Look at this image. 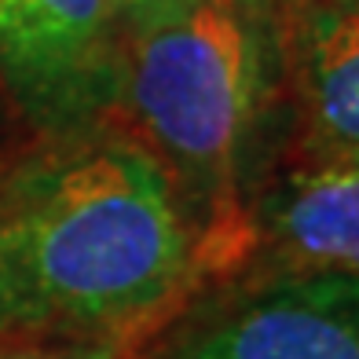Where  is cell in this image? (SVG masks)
<instances>
[{"label": "cell", "mask_w": 359, "mask_h": 359, "mask_svg": "<svg viewBox=\"0 0 359 359\" xmlns=\"http://www.w3.org/2000/svg\"><path fill=\"white\" fill-rule=\"evenodd\" d=\"M194 268L176 180L143 143L74 147L0 191V337L128 345L184 301Z\"/></svg>", "instance_id": "6da1fadb"}, {"label": "cell", "mask_w": 359, "mask_h": 359, "mask_svg": "<svg viewBox=\"0 0 359 359\" xmlns=\"http://www.w3.org/2000/svg\"><path fill=\"white\" fill-rule=\"evenodd\" d=\"M125 95L143 147L169 176H227L260 100L257 22L187 0L128 26Z\"/></svg>", "instance_id": "7a4b0ae2"}, {"label": "cell", "mask_w": 359, "mask_h": 359, "mask_svg": "<svg viewBox=\"0 0 359 359\" xmlns=\"http://www.w3.org/2000/svg\"><path fill=\"white\" fill-rule=\"evenodd\" d=\"M114 0H0V85L29 121L67 128L114 74Z\"/></svg>", "instance_id": "3957f363"}, {"label": "cell", "mask_w": 359, "mask_h": 359, "mask_svg": "<svg viewBox=\"0 0 359 359\" xmlns=\"http://www.w3.org/2000/svg\"><path fill=\"white\" fill-rule=\"evenodd\" d=\"M194 359H359V275L293 271L213 326Z\"/></svg>", "instance_id": "277c9868"}, {"label": "cell", "mask_w": 359, "mask_h": 359, "mask_svg": "<svg viewBox=\"0 0 359 359\" xmlns=\"http://www.w3.org/2000/svg\"><path fill=\"white\" fill-rule=\"evenodd\" d=\"M301 100V161L359 154V0L283 8Z\"/></svg>", "instance_id": "5b68a950"}, {"label": "cell", "mask_w": 359, "mask_h": 359, "mask_svg": "<svg viewBox=\"0 0 359 359\" xmlns=\"http://www.w3.org/2000/svg\"><path fill=\"white\" fill-rule=\"evenodd\" d=\"M260 231L293 271L359 275V154L293 165L264 198Z\"/></svg>", "instance_id": "8992f818"}, {"label": "cell", "mask_w": 359, "mask_h": 359, "mask_svg": "<svg viewBox=\"0 0 359 359\" xmlns=\"http://www.w3.org/2000/svg\"><path fill=\"white\" fill-rule=\"evenodd\" d=\"M0 359H107L92 345H62V341H26L0 337Z\"/></svg>", "instance_id": "52a82bcc"}, {"label": "cell", "mask_w": 359, "mask_h": 359, "mask_svg": "<svg viewBox=\"0 0 359 359\" xmlns=\"http://www.w3.org/2000/svg\"><path fill=\"white\" fill-rule=\"evenodd\" d=\"M180 4H187V0H114V11H118V19L128 22V26H140L147 19H158V15H165Z\"/></svg>", "instance_id": "ba28073f"}, {"label": "cell", "mask_w": 359, "mask_h": 359, "mask_svg": "<svg viewBox=\"0 0 359 359\" xmlns=\"http://www.w3.org/2000/svg\"><path fill=\"white\" fill-rule=\"evenodd\" d=\"M209 4H217L231 15H242V19H250V22H260L271 11L275 0H209Z\"/></svg>", "instance_id": "9c48e42d"}, {"label": "cell", "mask_w": 359, "mask_h": 359, "mask_svg": "<svg viewBox=\"0 0 359 359\" xmlns=\"http://www.w3.org/2000/svg\"><path fill=\"white\" fill-rule=\"evenodd\" d=\"M290 4H352V0H283V8Z\"/></svg>", "instance_id": "30bf717a"}, {"label": "cell", "mask_w": 359, "mask_h": 359, "mask_svg": "<svg viewBox=\"0 0 359 359\" xmlns=\"http://www.w3.org/2000/svg\"><path fill=\"white\" fill-rule=\"evenodd\" d=\"M4 95H8V92H4V85H0V100H4Z\"/></svg>", "instance_id": "8fae6325"}]
</instances>
